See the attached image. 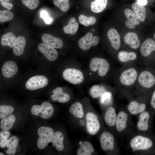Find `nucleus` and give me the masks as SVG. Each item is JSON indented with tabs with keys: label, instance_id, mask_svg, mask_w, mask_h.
<instances>
[{
	"label": "nucleus",
	"instance_id": "nucleus-27",
	"mask_svg": "<svg viewBox=\"0 0 155 155\" xmlns=\"http://www.w3.org/2000/svg\"><path fill=\"white\" fill-rule=\"evenodd\" d=\"M132 9L140 20L141 22L145 21L146 16V10L144 6L141 5L137 2L132 5Z\"/></svg>",
	"mask_w": 155,
	"mask_h": 155
},
{
	"label": "nucleus",
	"instance_id": "nucleus-53",
	"mask_svg": "<svg viewBox=\"0 0 155 155\" xmlns=\"http://www.w3.org/2000/svg\"><path fill=\"white\" fill-rule=\"evenodd\" d=\"M154 40H155V32H154Z\"/></svg>",
	"mask_w": 155,
	"mask_h": 155
},
{
	"label": "nucleus",
	"instance_id": "nucleus-46",
	"mask_svg": "<svg viewBox=\"0 0 155 155\" xmlns=\"http://www.w3.org/2000/svg\"><path fill=\"white\" fill-rule=\"evenodd\" d=\"M49 16L47 12L45 10H42L40 13V17L44 19Z\"/></svg>",
	"mask_w": 155,
	"mask_h": 155
},
{
	"label": "nucleus",
	"instance_id": "nucleus-10",
	"mask_svg": "<svg viewBox=\"0 0 155 155\" xmlns=\"http://www.w3.org/2000/svg\"><path fill=\"white\" fill-rule=\"evenodd\" d=\"M62 76L65 80L74 84L81 83L84 79L82 72L80 70L74 68L65 69L63 72Z\"/></svg>",
	"mask_w": 155,
	"mask_h": 155
},
{
	"label": "nucleus",
	"instance_id": "nucleus-43",
	"mask_svg": "<svg viewBox=\"0 0 155 155\" xmlns=\"http://www.w3.org/2000/svg\"><path fill=\"white\" fill-rule=\"evenodd\" d=\"M150 105L151 110L155 112V89L153 91L150 101Z\"/></svg>",
	"mask_w": 155,
	"mask_h": 155
},
{
	"label": "nucleus",
	"instance_id": "nucleus-6",
	"mask_svg": "<svg viewBox=\"0 0 155 155\" xmlns=\"http://www.w3.org/2000/svg\"><path fill=\"white\" fill-rule=\"evenodd\" d=\"M90 67L93 71L98 70V75L101 77L104 76L110 69L108 62L105 59L97 57L92 58L90 63Z\"/></svg>",
	"mask_w": 155,
	"mask_h": 155
},
{
	"label": "nucleus",
	"instance_id": "nucleus-54",
	"mask_svg": "<svg viewBox=\"0 0 155 155\" xmlns=\"http://www.w3.org/2000/svg\"><path fill=\"white\" fill-rule=\"evenodd\" d=\"M0 155H4V154H3V153H1V152H0Z\"/></svg>",
	"mask_w": 155,
	"mask_h": 155
},
{
	"label": "nucleus",
	"instance_id": "nucleus-17",
	"mask_svg": "<svg viewBox=\"0 0 155 155\" xmlns=\"http://www.w3.org/2000/svg\"><path fill=\"white\" fill-rule=\"evenodd\" d=\"M117 57L119 62L125 65L135 61L137 56L136 53L133 52L121 51L118 53Z\"/></svg>",
	"mask_w": 155,
	"mask_h": 155
},
{
	"label": "nucleus",
	"instance_id": "nucleus-39",
	"mask_svg": "<svg viewBox=\"0 0 155 155\" xmlns=\"http://www.w3.org/2000/svg\"><path fill=\"white\" fill-rule=\"evenodd\" d=\"M112 96L111 92L108 91L106 92L100 97V103L105 105L109 104L112 101Z\"/></svg>",
	"mask_w": 155,
	"mask_h": 155
},
{
	"label": "nucleus",
	"instance_id": "nucleus-2",
	"mask_svg": "<svg viewBox=\"0 0 155 155\" xmlns=\"http://www.w3.org/2000/svg\"><path fill=\"white\" fill-rule=\"evenodd\" d=\"M129 147L135 153H147L153 148L154 143L146 133H138L133 135L129 141Z\"/></svg>",
	"mask_w": 155,
	"mask_h": 155
},
{
	"label": "nucleus",
	"instance_id": "nucleus-25",
	"mask_svg": "<svg viewBox=\"0 0 155 155\" xmlns=\"http://www.w3.org/2000/svg\"><path fill=\"white\" fill-rule=\"evenodd\" d=\"M63 140L64 136L63 133L59 131H56L54 133L53 136L52 145L56 147L58 151H61L64 148Z\"/></svg>",
	"mask_w": 155,
	"mask_h": 155
},
{
	"label": "nucleus",
	"instance_id": "nucleus-22",
	"mask_svg": "<svg viewBox=\"0 0 155 155\" xmlns=\"http://www.w3.org/2000/svg\"><path fill=\"white\" fill-rule=\"evenodd\" d=\"M123 39L125 43L133 49H137L140 46V41L139 38L137 35L134 32L127 33L125 35Z\"/></svg>",
	"mask_w": 155,
	"mask_h": 155
},
{
	"label": "nucleus",
	"instance_id": "nucleus-32",
	"mask_svg": "<svg viewBox=\"0 0 155 155\" xmlns=\"http://www.w3.org/2000/svg\"><path fill=\"white\" fill-rule=\"evenodd\" d=\"M16 117L10 114L2 119L0 122V127L3 131H7L11 128L16 121Z\"/></svg>",
	"mask_w": 155,
	"mask_h": 155
},
{
	"label": "nucleus",
	"instance_id": "nucleus-20",
	"mask_svg": "<svg viewBox=\"0 0 155 155\" xmlns=\"http://www.w3.org/2000/svg\"><path fill=\"white\" fill-rule=\"evenodd\" d=\"M42 39L44 43L55 48L59 49L63 46V42L60 38L47 33L42 36Z\"/></svg>",
	"mask_w": 155,
	"mask_h": 155
},
{
	"label": "nucleus",
	"instance_id": "nucleus-4",
	"mask_svg": "<svg viewBox=\"0 0 155 155\" xmlns=\"http://www.w3.org/2000/svg\"><path fill=\"white\" fill-rule=\"evenodd\" d=\"M131 115L126 109H121L117 113L115 128L119 135L130 134L133 126Z\"/></svg>",
	"mask_w": 155,
	"mask_h": 155
},
{
	"label": "nucleus",
	"instance_id": "nucleus-35",
	"mask_svg": "<svg viewBox=\"0 0 155 155\" xmlns=\"http://www.w3.org/2000/svg\"><path fill=\"white\" fill-rule=\"evenodd\" d=\"M78 19L80 24L86 26L94 25L96 21V19L94 17L90 16L88 17L83 14L79 16Z\"/></svg>",
	"mask_w": 155,
	"mask_h": 155
},
{
	"label": "nucleus",
	"instance_id": "nucleus-52",
	"mask_svg": "<svg viewBox=\"0 0 155 155\" xmlns=\"http://www.w3.org/2000/svg\"><path fill=\"white\" fill-rule=\"evenodd\" d=\"M91 31L92 32H95V29L94 28H92L91 29Z\"/></svg>",
	"mask_w": 155,
	"mask_h": 155
},
{
	"label": "nucleus",
	"instance_id": "nucleus-7",
	"mask_svg": "<svg viewBox=\"0 0 155 155\" xmlns=\"http://www.w3.org/2000/svg\"><path fill=\"white\" fill-rule=\"evenodd\" d=\"M38 133L39 138L37 141V146L39 149H42L49 143L52 142L54 131L50 127L42 126L38 129Z\"/></svg>",
	"mask_w": 155,
	"mask_h": 155
},
{
	"label": "nucleus",
	"instance_id": "nucleus-9",
	"mask_svg": "<svg viewBox=\"0 0 155 155\" xmlns=\"http://www.w3.org/2000/svg\"><path fill=\"white\" fill-rule=\"evenodd\" d=\"M151 115L149 110L146 109L139 115L136 129L140 133H147L150 129Z\"/></svg>",
	"mask_w": 155,
	"mask_h": 155
},
{
	"label": "nucleus",
	"instance_id": "nucleus-49",
	"mask_svg": "<svg viewBox=\"0 0 155 155\" xmlns=\"http://www.w3.org/2000/svg\"><path fill=\"white\" fill-rule=\"evenodd\" d=\"M51 98L53 101H56L58 100L57 96L54 94L51 95Z\"/></svg>",
	"mask_w": 155,
	"mask_h": 155
},
{
	"label": "nucleus",
	"instance_id": "nucleus-12",
	"mask_svg": "<svg viewBox=\"0 0 155 155\" xmlns=\"http://www.w3.org/2000/svg\"><path fill=\"white\" fill-rule=\"evenodd\" d=\"M86 129L90 134L94 135L99 131L100 125L97 116L94 113L89 112L86 116Z\"/></svg>",
	"mask_w": 155,
	"mask_h": 155
},
{
	"label": "nucleus",
	"instance_id": "nucleus-28",
	"mask_svg": "<svg viewBox=\"0 0 155 155\" xmlns=\"http://www.w3.org/2000/svg\"><path fill=\"white\" fill-rule=\"evenodd\" d=\"M94 149L92 144L85 141L81 144L77 152V155H90L94 152Z\"/></svg>",
	"mask_w": 155,
	"mask_h": 155
},
{
	"label": "nucleus",
	"instance_id": "nucleus-11",
	"mask_svg": "<svg viewBox=\"0 0 155 155\" xmlns=\"http://www.w3.org/2000/svg\"><path fill=\"white\" fill-rule=\"evenodd\" d=\"M48 83V79L45 76L37 75L30 78L27 81L25 87L28 90H34L45 87Z\"/></svg>",
	"mask_w": 155,
	"mask_h": 155
},
{
	"label": "nucleus",
	"instance_id": "nucleus-24",
	"mask_svg": "<svg viewBox=\"0 0 155 155\" xmlns=\"http://www.w3.org/2000/svg\"><path fill=\"white\" fill-rule=\"evenodd\" d=\"M25 38L22 36H19L16 39L13 46V51L16 56L21 55L23 52L26 44Z\"/></svg>",
	"mask_w": 155,
	"mask_h": 155
},
{
	"label": "nucleus",
	"instance_id": "nucleus-33",
	"mask_svg": "<svg viewBox=\"0 0 155 155\" xmlns=\"http://www.w3.org/2000/svg\"><path fill=\"white\" fill-rule=\"evenodd\" d=\"M18 143V138L14 136L11 137L8 140L6 146L8 149L6 151L8 154L13 155L16 151V148Z\"/></svg>",
	"mask_w": 155,
	"mask_h": 155
},
{
	"label": "nucleus",
	"instance_id": "nucleus-30",
	"mask_svg": "<svg viewBox=\"0 0 155 155\" xmlns=\"http://www.w3.org/2000/svg\"><path fill=\"white\" fill-rule=\"evenodd\" d=\"M107 91L106 88L104 86L96 85L92 86L89 92L90 96L93 98L100 97L104 93Z\"/></svg>",
	"mask_w": 155,
	"mask_h": 155
},
{
	"label": "nucleus",
	"instance_id": "nucleus-36",
	"mask_svg": "<svg viewBox=\"0 0 155 155\" xmlns=\"http://www.w3.org/2000/svg\"><path fill=\"white\" fill-rule=\"evenodd\" d=\"M53 3L62 11L66 12L69 9V0H54Z\"/></svg>",
	"mask_w": 155,
	"mask_h": 155
},
{
	"label": "nucleus",
	"instance_id": "nucleus-34",
	"mask_svg": "<svg viewBox=\"0 0 155 155\" xmlns=\"http://www.w3.org/2000/svg\"><path fill=\"white\" fill-rule=\"evenodd\" d=\"M16 39V37L12 33L8 32L2 36L1 44L3 46H7L12 48Z\"/></svg>",
	"mask_w": 155,
	"mask_h": 155
},
{
	"label": "nucleus",
	"instance_id": "nucleus-44",
	"mask_svg": "<svg viewBox=\"0 0 155 155\" xmlns=\"http://www.w3.org/2000/svg\"><path fill=\"white\" fill-rule=\"evenodd\" d=\"M0 3L2 6L9 10L11 9L13 7V5L8 2H1Z\"/></svg>",
	"mask_w": 155,
	"mask_h": 155
},
{
	"label": "nucleus",
	"instance_id": "nucleus-29",
	"mask_svg": "<svg viewBox=\"0 0 155 155\" xmlns=\"http://www.w3.org/2000/svg\"><path fill=\"white\" fill-rule=\"evenodd\" d=\"M107 2V0H95L91 3V9L95 13L101 12L106 8Z\"/></svg>",
	"mask_w": 155,
	"mask_h": 155
},
{
	"label": "nucleus",
	"instance_id": "nucleus-5",
	"mask_svg": "<svg viewBox=\"0 0 155 155\" xmlns=\"http://www.w3.org/2000/svg\"><path fill=\"white\" fill-rule=\"evenodd\" d=\"M31 112L34 115L39 116L44 119L51 117L54 112L52 104L48 102H43L41 105H34L31 108Z\"/></svg>",
	"mask_w": 155,
	"mask_h": 155
},
{
	"label": "nucleus",
	"instance_id": "nucleus-18",
	"mask_svg": "<svg viewBox=\"0 0 155 155\" xmlns=\"http://www.w3.org/2000/svg\"><path fill=\"white\" fill-rule=\"evenodd\" d=\"M18 66L16 63L11 61L5 62L3 64L1 69V72L3 76L7 78H11L17 73Z\"/></svg>",
	"mask_w": 155,
	"mask_h": 155
},
{
	"label": "nucleus",
	"instance_id": "nucleus-23",
	"mask_svg": "<svg viewBox=\"0 0 155 155\" xmlns=\"http://www.w3.org/2000/svg\"><path fill=\"white\" fill-rule=\"evenodd\" d=\"M117 114L115 108L110 106L106 110L104 115V120L107 126L110 127L115 126Z\"/></svg>",
	"mask_w": 155,
	"mask_h": 155
},
{
	"label": "nucleus",
	"instance_id": "nucleus-8",
	"mask_svg": "<svg viewBox=\"0 0 155 155\" xmlns=\"http://www.w3.org/2000/svg\"><path fill=\"white\" fill-rule=\"evenodd\" d=\"M142 96H138L137 98L132 100L129 102L126 109L131 115H139L147 109V105L143 100Z\"/></svg>",
	"mask_w": 155,
	"mask_h": 155
},
{
	"label": "nucleus",
	"instance_id": "nucleus-3",
	"mask_svg": "<svg viewBox=\"0 0 155 155\" xmlns=\"http://www.w3.org/2000/svg\"><path fill=\"white\" fill-rule=\"evenodd\" d=\"M155 84V76L151 72L146 70L140 71L134 94L137 96L143 95L145 90L151 88Z\"/></svg>",
	"mask_w": 155,
	"mask_h": 155
},
{
	"label": "nucleus",
	"instance_id": "nucleus-45",
	"mask_svg": "<svg viewBox=\"0 0 155 155\" xmlns=\"http://www.w3.org/2000/svg\"><path fill=\"white\" fill-rule=\"evenodd\" d=\"M52 92L54 94L57 96L63 92V90L61 88L58 87L54 89Z\"/></svg>",
	"mask_w": 155,
	"mask_h": 155
},
{
	"label": "nucleus",
	"instance_id": "nucleus-15",
	"mask_svg": "<svg viewBox=\"0 0 155 155\" xmlns=\"http://www.w3.org/2000/svg\"><path fill=\"white\" fill-rule=\"evenodd\" d=\"M155 51V40L151 38H148L142 44L140 48V53L144 58L149 57Z\"/></svg>",
	"mask_w": 155,
	"mask_h": 155
},
{
	"label": "nucleus",
	"instance_id": "nucleus-51",
	"mask_svg": "<svg viewBox=\"0 0 155 155\" xmlns=\"http://www.w3.org/2000/svg\"><path fill=\"white\" fill-rule=\"evenodd\" d=\"M9 0H0V2H8Z\"/></svg>",
	"mask_w": 155,
	"mask_h": 155
},
{
	"label": "nucleus",
	"instance_id": "nucleus-42",
	"mask_svg": "<svg viewBox=\"0 0 155 155\" xmlns=\"http://www.w3.org/2000/svg\"><path fill=\"white\" fill-rule=\"evenodd\" d=\"M57 96L58 97L57 100L60 102H67L70 99L69 95L68 94L63 92Z\"/></svg>",
	"mask_w": 155,
	"mask_h": 155
},
{
	"label": "nucleus",
	"instance_id": "nucleus-26",
	"mask_svg": "<svg viewBox=\"0 0 155 155\" xmlns=\"http://www.w3.org/2000/svg\"><path fill=\"white\" fill-rule=\"evenodd\" d=\"M69 112L76 117L82 118L84 115V111L82 104L76 102L73 103L70 106Z\"/></svg>",
	"mask_w": 155,
	"mask_h": 155
},
{
	"label": "nucleus",
	"instance_id": "nucleus-1",
	"mask_svg": "<svg viewBox=\"0 0 155 155\" xmlns=\"http://www.w3.org/2000/svg\"><path fill=\"white\" fill-rule=\"evenodd\" d=\"M140 71L132 64L124 66L119 71V88H123L126 91L135 87Z\"/></svg>",
	"mask_w": 155,
	"mask_h": 155
},
{
	"label": "nucleus",
	"instance_id": "nucleus-31",
	"mask_svg": "<svg viewBox=\"0 0 155 155\" xmlns=\"http://www.w3.org/2000/svg\"><path fill=\"white\" fill-rule=\"evenodd\" d=\"M78 26V23L75 21V18L72 17L70 19L68 25L64 26L63 29L65 33L73 35L77 31Z\"/></svg>",
	"mask_w": 155,
	"mask_h": 155
},
{
	"label": "nucleus",
	"instance_id": "nucleus-50",
	"mask_svg": "<svg viewBox=\"0 0 155 155\" xmlns=\"http://www.w3.org/2000/svg\"><path fill=\"white\" fill-rule=\"evenodd\" d=\"M79 123L82 126H83L85 124V121L82 120H80Z\"/></svg>",
	"mask_w": 155,
	"mask_h": 155
},
{
	"label": "nucleus",
	"instance_id": "nucleus-19",
	"mask_svg": "<svg viewBox=\"0 0 155 155\" xmlns=\"http://www.w3.org/2000/svg\"><path fill=\"white\" fill-rule=\"evenodd\" d=\"M124 14L127 19L125 24L128 28L133 29L136 25H138L140 24V20L135 14L131 9H126L124 11Z\"/></svg>",
	"mask_w": 155,
	"mask_h": 155
},
{
	"label": "nucleus",
	"instance_id": "nucleus-14",
	"mask_svg": "<svg viewBox=\"0 0 155 155\" xmlns=\"http://www.w3.org/2000/svg\"><path fill=\"white\" fill-rule=\"evenodd\" d=\"M99 41V39L97 36H93L92 33L89 32L79 39L78 44L82 49L87 50L89 49L91 46L97 45Z\"/></svg>",
	"mask_w": 155,
	"mask_h": 155
},
{
	"label": "nucleus",
	"instance_id": "nucleus-40",
	"mask_svg": "<svg viewBox=\"0 0 155 155\" xmlns=\"http://www.w3.org/2000/svg\"><path fill=\"white\" fill-rule=\"evenodd\" d=\"M10 132L7 131H1L0 133V146L2 148L6 145L8 141V138L10 135Z\"/></svg>",
	"mask_w": 155,
	"mask_h": 155
},
{
	"label": "nucleus",
	"instance_id": "nucleus-37",
	"mask_svg": "<svg viewBox=\"0 0 155 155\" xmlns=\"http://www.w3.org/2000/svg\"><path fill=\"white\" fill-rule=\"evenodd\" d=\"M14 111L13 108L11 106L7 105L0 106V119H2L10 115Z\"/></svg>",
	"mask_w": 155,
	"mask_h": 155
},
{
	"label": "nucleus",
	"instance_id": "nucleus-41",
	"mask_svg": "<svg viewBox=\"0 0 155 155\" xmlns=\"http://www.w3.org/2000/svg\"><path fill=\"white\" fill-rule=\"evenodd\" d=\"M22 1L26 7L32 10L36 8L39 3V0H22Z\"/></svg>",
	"mask_w": 155,
	"mask_h": 155
},
{
	"label": "nucleus",
	"instance_id": "nucleus-38",
	"mask_svg": "<svg viewBox=\"0 0 155 155\" xmlns=\"http://www.w3.org/2000/svg\"><path fill=\"white\" fill-rule=\"evenodd\" d=\"M13 13L7 10L0 11V22H4L12 19L13 17Z\"/></svg>",
	"mask_w": 155,
	"mask_h": 155
},
{
	"label": "nucleus",
	"instance_id": "nucleus-48",
	"mask_svg": "<svg viewBox=\"0 0 155 155\" xmlns=\"http://www.w3.org/2000/svg\"><path fill=\"white\" fill-rule=\"evenodd\" d=\"M45 23L47 24H50L52 21V19L49 16L44 19Z\"/></svg>",
	"mask_w": 155,
	"mask_h": 155
},
{
	"label": "nucleus",
	"instance_id": "nucleus-16",
	"mask_svg": "<svg viewBox=\"0 0 155 155\" xmlns=\"http://www.w3.org/2000/svg\"><path fill=\"white\" fill-rule=\"evenodd\" d=\"M38 48L48 60L53 61L57 59L58 54L55 48L42 43L39 45Z\"/></svg>",
	"mask_w": 155,
	"mask_h": 155
},
{
	"label": "nucleus",
	"instance_id": "nucleus-47",
	"mask_svg": "<svg viewBox=\"0 0 155 155\" xmlns=\"http://www.w3.org/2000/svg\"><path fill=\"white\" fill-rule=\"evenodd\" d=\"M137 2L140 5L145 6L148 3V0H137Z\"/></svg>",
	"mask_w": 155,
	"mask_h": 155
},
{
	"label": "nucleus",
	"instance_id": "nucleus-13",
	"mask_svg": "<svg viewBox=\"0 0 155 155\" xmlns=\"http://www.w3.org/2000/svg\"><path fill=\"white\" fill-rule=\"evenodd\" d=\"M100 142L102 149L104 151H112L116 147L114 136L108 131H105L101 134Z\"/></svg>",
	"mask_w": 155,
	"mask_h": 155
},
{
	"label": "nucleus",
	"instance_id": "nucleus-21",
	"mask_svg": "<svg viewBox=\"0 0 155 155\" xmlns=\"http://www.w3.org/2000/svg\"><path fill=\"white\" fill-rule=\"evenodd\" d=\"M107 35L112 47L115 50H119L121 47V41L117 31L114 28L110 29L108 32Z\"/></svg>",
	"mask_w": 155,
	"mask_h": 155
}]
</instances>
